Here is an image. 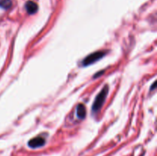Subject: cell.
Masks as SVG:
<instances>
[{
    "instance_id": "1",
    "label": "cell",
    "mask_w": 157,
    "mask_h": 156,
    "mask_svg": "<svg viewBox=\"0 0 157 156\" xmlns=\"http://www.w3.org/2000/svg\"><path fill=\"white\" fill-rule=\"evenodd\" d=\"M108 90L109 87L107 85H105L104 87V88L101 90V91L100 92L99 94L97 96L96 99H95L94 102L93 106H92V110H93V112H98L102 107L103 104H104V101H105L106 98H107Z\"/></svg>"
},
{
    "instance_id": "2",
    "label": "cell",
    "mask_w": 157,
    "mask_h": 156,
    "mask_svg": "<svg viewBox=\"0 0 157 156\" xmlns=\"http://www.w3.org/2000/svg\"><path fill=\"white\" fill-rule=\"evenodd\" d=\"M105 54L106 53L104 51H97L91 54L88 55V56L83 61V66H88L90 65V64H94V62L98 61V60L102 58L105 55Z\"/></svg>"
},
{
    "instance_id": "3",
    "label": "cell",
    "mask_w": 157,
    "mask_h": 156,
    "mask_svg": "<svg viewBox=\"0 0 157 156\" xmlns=\"http://www.w3.org/2000/svg\"><path fill=\"white\" fill-rule=\"evenodd\" d=\"M44 144H45V140H44V138L41 137V136H37V137L31 139L29 143H28V145L30 148H36L43 146Z\"/></svg>"
},
{
    "instance_id": "4",
    "label": "cell",
    "mask_w": 157,
    "mask_h": 156,
    "mask_svg": "<svg viewBox=\"0 0 157 156\" xmlns=\"http://www.w3.org/2000/svg\"><path fill=\"white\" fill-rule=\"evenodd\" d=\"M86 113H87V111H86L85 106L81 103L78 104V107H77V116L80 119H83L85 118Z\"/></svg>"
},
{
    "instance_id": "5",
    "label": "cell",
    "mask_w": 157,
    "mask_h": 156,
    "mask_svg": "<svg viewBox=\"0 0 157 156\" xmlns=\"http://www.w3.org/2000/svg\"><path fill=\"white\" fill-rule=\"evenodd\" d=\"M25 8L27 12H29V14H34L37 12L38 10V6L35 4V2L32 1H29L26 3Z\"/></svg>"
},
{
    "instance_id": "6",
    "label": "cell",
    "mask_w": 157,
    "mask_h": 156,
    "mask_svg": "<svg viewBox=\"0 0 157 156\" xmlns=\"http://www.w3.org/2000/svg\"><path fill=\"white\" fill-rule=\"evenodd\" d=\"M12 0H0V7L4 9H10L12 6Z\"/></svg>"
},
{
    "instance_id": "7",
    "label": "cell",
    "mask_w": 157,
    "mask_h": 156,
    "mask_svg": "<svg viewBox=\"0 0 157 156\" xmlns=\"http://www.w3.org/2000/svg\"><path fill=\"white\" fill-rule=\"evenodd\" d=\"M103 73H104V70H103V71H100V73H98V74H96V75H94V77H97V76H99V75L102 74Z\"/></svg>"
},
{
    "instance_id": "8",
    "label": "cell",
    "mask_w": 157,
    "mask_h": 156,
    "mask_svg": "<svg viewBox=\"0 0 157 156\" xmlns=\"http://www.w3.org/2000/svg\"><path fill=\"white\" fill-rule=\"evenodd\" d=\"M155 87H156V83H153V87H152V88H151V90H153V89H154Z\"/></svg>"
}]
</instances>
